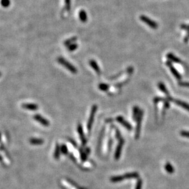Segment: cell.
Wrapping results in <instances>:
<instances>
[{
  "mask_svg": "<svg viewBox=\"0 0 189 189\" xmlns=\"http://www.w3.org/2000/svg\"><path fill=\"white\" fill-rule=\"evenodd\" d=\"M57 61L58 62L59 64H60L63 67H65L66 69H68L69 71H70L73 74H76L77 72V69L74 67L73 65H72L70 62L66 61L65 59L63 58V57H58L57 58Z\"/></svg>",
  "mask_w": 189,
  "mask_h": 189,
  "instance_id": "6da1fadb",
  "label": "cell"
},
{
  "mask_svg": "<svg viewBox=\"0 0 189 189\" xmlns=\"http://www.w3.org/2000/svg\"><path fill=\"white\" fill-rule=\"evenodd\" d=\"M97 109H98V107H97L96 105H93V106L92 107V108H91L89 119L88 120V123H87V129H88V132H90V131L91 130V127H92L93 123L94 116L96 115Z\"/></svg>",
  "mask_w": 189,
  "mask_h": 189,
  "instance_id": "7a4b0ae2",
  "label": "cell"
},
{
  "mask_svg": "<svg viewBox=\"0 0 189 189\" xmlns=\"http://www.w3.org/2000/svg\"><path fill=\"white\" fill-rule=\"evenodd\" d=\"M142 116H143V111L141 110H140L139 114V115H138L137 119H136V121H137V124H136V133H135V138L136 139L139 138V135H140L141 126Z\"/></svg>",
  "mask_w": 189,
  "mask_h": 189,
  "instance_id": "3957f363",
  "label": "cell"
},
{
  "mask_svg": "<svg viewBox=\"0 0 189 189\" xmlns=\"http://www.w3.org/2000/svg\"><path fill=\"white\" fill-rule=\"evenodd\" d=\"M140 20L142 22H143L144 23H146L147 25H148L150 28H152V29H156L158 28V26H159L156 22H155V21L152 20L149 17L144 16V15H141L140 17Z\"/></svg>",
  "mask_w": 189,
  "mask_h": 189,
  "instance_id": "277c9868",
  "label": "cell"
},
{
  "mask_svg": "<svg viewBox=\"0 0 189 189\" xmlns=\"http://www.w3.org/2000/svg\"><path fill=\"white\" fill-rule=\"evenodd\" d=\"M124 144V140L122 138L119 139V143L117 146L116 149H115V154H114V159L115 160H118L120 157L121 153H122V146Z\"/></svg>",
  "mask_w": 189,
  "mask_h": 189,
  "instance_id": "5b68a950",
  "label": "cell"
},
{
  "mask_svg": "<svg viewBox=\"0 0 189 189\" xmlns=\"http://www.w3.org/2000/svg\"><path fill=\"white\" fill-rule=\"evenodd\" d=\"M166 64V66L170 68L171 72V73L173 74V75L176 77V78L177 79V80H180V79H181V76H180L179 73L177 71V70L174 68V67L173 66V64H171V63L170 61H167Z\"/></svg>",
  "mask_w": 189,
  "mask_h": 189,
  "instance_id": "8992f818",
  "label": "cell"
},
{
  "mask_svg": "<svg viewBox=\"0 0 189 189\" xmlns=\"http://www.w3.org/2000/svg\"><path fill=\"white\" fill-rule=\"evenodd\" d=\"M117 121H118L119 123H120L123 126L125 127L128 130H132V127L131 125L130 124H129L127 121H126L125 119H123V118L121 116H118L117 118Z\"/></svg>",
  "mask_w": 189,
  "mask_h": 189,
  "instance_id": "52a82bcc",
  "label": "cell"
},
{
  "mask_svg": "<svg viewBox=\"0 0 189 189\" xmlns=\"http://www.w3.org/2000/svg\"><path fill=\"white\" fill-rule=\"evenodd\" d=\"M34 119H35L36 121H38L39 123H41V124H43L45 126H48L49 125V122L47 121V119L44 118L42 116L39 115H35L34 116Z\"/></svg>",
  "mask_w": 189,
  "mask_h": 189,
  "instance_id": "ba28073f",
  "label": "cell"
},
{
  "mask_svg": "<svg viewBox=\"0 0 189 189\" xmlns=\"http://www.w3.org/2000/svg\"><path fill=\"white\" fill-rule=\"evenodd\" d=\"M77 131H78V133H79V135L80 139H81V140H82V145H85L86 143H87V140H86L85 137L84 136V132H83L82 127L81 124L78 125V127H77Z\"/></svg>",
  "mask_w": 189,
  "mask_h": 189,
  "instance_id": "9c48e42d",
  "label": "cell"
},
{
  "mask_svg": "<svg viewBox=\"0 0 189 189\" xmlns=\"http://www.w3.org/2000/svg\"><path fill=\"white\" fill-rule=\"evenodd\" d=\"M22 108L24 109L29 110H37L38 109V106L36 104H23L22 105Z\"/></svg>",
  "mask_w": 189,
  "mask_h": 189,
  "instance_id": "30bf717a",
  "label": "cell"
},
{
  "mask_svg": "<svg viewBox=\"0 0 189 189\" xmlns=\"http://www.w3.org/2000/svg\"><path fill=\"white\" fill-rule=\"evenodd\" d=\"M124 179H136L139 177V174L136 172L133 173H128L123 175Z\"/></svg>",
  "mask_w": 189,
  "mask_h": 189,
  "instance_id": "8fae6325",
  "label": "cell"
},
{
  "mask_svg": "<svg viewBox=\"0 0 189 189\" xmlns=\"http://www.w3.org/2000/svg\"><path fill=\"white\" fill-rule=\"evenodd\" d=\"M89 64L91 66V67L95 70L96 72L98 75H100V74H101V70H100V68L99 67V66H98V65L97 64V62L94 60H91L89 61Z\"/></svg>",
  "mask_w": 189,
  "mask_h": 189,
  "instance_id": "7c38bea8",
  "label": "cell"
},
{
  "mask_svg": "<svg viewBox=\"0 0 189 189\" xmlns=\"http://www.w3.org/2000/svg\"><path fill=\"white\" fill-rule=\"evenodd\" d=\"M174 102L175 104L179 105V106L181 107L182 108H184V109H185L186 110L189 111V104H187V103H185V102L179 101V100H174Z\"/></svg>",
  "mask_w": 189,
  "mask_h": 189,
  "instance_id": "4fadbf2b",
  "label": "cell"
},
{
  "mask_svg": "<svg viewBox=\"0 0 189 189\" xmlns=\"http://www.w3.org/2000/svg\"><path fill=\"white\" fill-rule=\"evenodd\" d=\"M167 58L169 60L171 61L174 62L176 63H182L181 60H180L179 58H177V56L174 55L172 53H168L167 55Z\"/></svg>",
  "mask_w": 189,
  "mask_h": 189,
  "instance_id": "5bb4252c",
  "label": "cell"
},
{
  "mask_svg": "<svg viewBox=\"0 0 189 189\" xmlns=\"http://www.w3.org/2000/svg\"><path fill=\"white\" fill-rule=\"evenodd\" d=\"M79 17L80 20L82 22H86L87 21V15L85 11L82 10L79 13Z\"/></svg>",
  "mask_w": 189,
  "mask_h": 189,
  "instance_id": "9a60e30c",
  "label": "cell"
},
{
  "mask_svg": "<svg viewBox=\"0 0 189 189\" xmlns=\"http://www.w3.org/2000/svg\"><path fill=\"white\" fill-rule=\"evenodd\" d=\"M158 86H159V89H160L161 91H162L163 93H165V94L167 96H170V94H169L168 91V90L166 88L165 85L163 83H162V82L159 83V84H158Z\"/></svg>",
  "mask_w": 189,
  "mask_h": 189,
  "instance_id": "2e32d148",
  "label": "cell"
},
{
  "mask_svg": "<svg viewBox=\"0 0 189 189\" xmlns=\"http://www.w3.org/2000/svg\"><path fill=\"white\" fill-rule=\"evenodd\" d=\"M140 109L138 106H135L133 108V116L134 119H137L138 115L139 114Z\"/></svg>",
  "mask_w": 189,
  "mask_h": 189,
  "instance_id": "e0dca14e",
  "label": "cell"
},
{
  "mask_svg": "<svg viewBox=\"0 0 189 189\" xmlns=\"http://www.w3.org/2000/svg\"><path fill=\"white\" fill-rule=\"evenodd\" d=\"M124 180V178L123 176H113L111 178V181L112 182L117 183L119 182H122V180Z\"/></svg>",
  "mask_w": 189,
  "mask_h": 189,
  "instance_id": "ac0fdd59",
  "label": "cell"
},
{
  "mask_svg": "<svg viewBox=\"0 0 189 189\" xmlns=\"http://www.w3.org/2000/svg\"><path fill=\"white\" fill-rule=\"evenodd\" d=\"M77 40V37H73L72 38H70V39H68V40H65L64 42V45L69 46L70 45L73 44L74 42H76Z\"/></svg>",
  "mask_w": 189,
  "mask_h": 189,
  "instance_id": "d6986e66",
  "label": "cell"
},
{
  "mask_svg": "<svg viewBox=\"0 0 189 189\" xmlns=\"http://www.w3.org/2000/svg\"><path fill=\"white\" fill-rule=\"evenodd\" d=\"M165 168V170L166 171H167L168 173H170V174H172V173H174V168L173 167V166H172L170 163H166Z\"/></svg>",
  "mask_w": 189,
  "mask_h": 189,
  "instance_id": "ffe728a7",
  "label": "cell"
},
{
  "mask_svg": "<svg viewBox=\"0 0 189 189\" xmlns=\"http://www.w3.org/2000/svg\"><path fill=\"white\" fill-rule=\"evenodd\" d=\"M0 3H1V5L3 7H4V8H8V7H9L10 6L11 1H10V0H1Z\"/></svg>",
  "mask_w": 189,
  "mask_h": 189,
  "instance_id": "44dd1931",
  "label": "cell"
},
{
  "mask_svg": "<svg viewBox=\"0 0 189 189\" xmlns=\"http://www.w3.org/2000/svg\"><path fill=\"white\" fill-rule=\"evenodd\" d=\"M98 87H99L100 89H101V91H107L108 90V89H109V86L106 84H104V83L100 84Z\"/></svg>",
  "mask_w": 189,
  "mask_h": 189,
  "instance_id": "7402d4cb",
  "label": "cell"
},
{
  "mask_svg": "<svg viewBox=\"0 0 189 189\" xmlns=\"http://www.w3.org/2000/svg\"><path fill=\"white\" fill-rule=\"evenodd\" d=\"M30 143L33 145H41V144H43V140L41 139H32L30 140Z\"/></svg>",
  "mask_w": 189,
  "mask_h": 189,
  "instance_id": "603a6c76",
  "label": "cell"
},
{
  "mask_svg": "<svg viewBox=\"0 0 189 189\" xmlns=\"http://www.w3.org/2000/svg\"><path fill=\"white\" fill-rule=\"evenodd\" d=\"M61 151H60V148L59 147L58 145H57L55 148V154H54V157L55 159H58L59 157H60V154Z\"/></svg>",
  "mask_w": 189,
  "mask_h": 189,
  "instance_id": "cb8c5ba5",
  "label": "cell"
},
{
  "mask_svg": "<svg viewBox=\"0 0 189 189\" xmlns=\"http://www.w3.org/2000/svg\"><path fill=\"white\" fill-rule=\"evenodd\" d=\"M77 47H78L77 44H76V43H73V44L70 45L68 46V50L73 52V51L76 50Z\"/></svg>",
  "mask_w": 189,
  "mask_h": 189,
  "instance_id": "d4e9b609",
  "label": "cell"
},
{
  "mask_svg": "<svg viewBox=\"0 0 189 189\" xmlns=\"http://www.w3.org/2000/svg\"><path fill=\"white\" fill-rule=\"evenodd\" d=\"M60 151H61V152L62 154H66L68 152L67 148H66V146L64 145H63L61 147H60Z\"/></svg>",
  "mask_w": 189,
  "mask_h": 189,
  "instance_id": "484cf974",
  "label": "cell"
},
{
  "mask_svg": "<svg viewBox=\"0 0 189 189\" xmlns=\"http://www.w3.org/2000/svg\"><path fill=\"white\" fill-rule=\"evenodd\" d=\"M65 4L66 11H69L71 8V0H65Z\"/></svg>",
  "mask_w": 189,
  "mask_h": 189,
  "instance_id": "4316f807",
  "label": "cell"
},
{
  "mask_svg": "<svg viewBox=\"0 0 189 189\" xmlns=\"http://www.w3.org/2000/svg\"><path fill=\"white\" fill-rule=\"evenodd\" d=\"M142 185V180L140 179L139 180H138L137 184H136V188H135V189H141Z\"/></svg>",
  "mask_w": 189,
  "mask_h": 189,
  "instance_id": "83f0119b",
  "label": "cell"
},
{
  "mask_svg": "<svg viewBox=\"0 0 189 189\" xmlns=\"http://www.w3.org/2000/svg\"><path fill=\"white\" fill-rule=\"evenodd\" d=\"M180 135H182L184 137L188 138H189V132H187V131H182L180 132Z\"/></svg>",
  "mask_w": 189,
  "mask_h": 189,
  "instance_id": "f1b7e54d",
  "label": "cell"
},
{
  "mask_svg": "<svg viewBox=\"0 0 189 189\" xmlns=\"http://www.w3.org/2000/svg\"><path fill=\"white\" fill-rule=\"evenodd\" d=\"M179 85L181 86L189 87V82H180Z\"/></svg>",
  "mask_w": 189,
  "mask_h": 189,
  "instance_id": "f546056e",
  "label": "cell"
},
{
  "mask_svg": "<svg viewBox=\"0 0 189 189\" xmlns=\"http://www.w3.org/2000/svg\"><path fill=\"white\" fill-rule=\"evenodd\" d=\"M181 27L182 28H184V29H189V25H188V26H187V25H182Z\"/></svg>",
  "mask_w": 189,
  "mask_h": 189,
  "instance_id": "4dcf8cb0",
  "label": "cell"
},
{
  "mask_svg": "<svg viewBox=\"0 0 189 189\" xmlns=\"http://www.w3.org/2000/svg\"><path fill=\"white\" fill-rule=\"evenodd\" d=\"M1 72H0V77H1Z\"/></svg>",
  "mask_w": 189,
  "mask_h": 189,
  "instance_id": "1f68e13d",
  "label": "cell"
}]
</instances>
